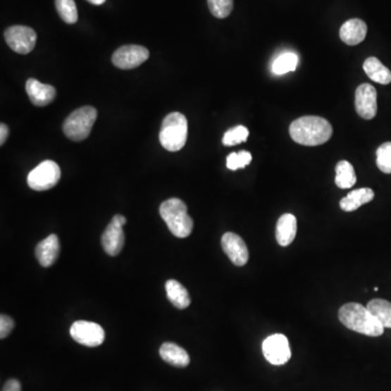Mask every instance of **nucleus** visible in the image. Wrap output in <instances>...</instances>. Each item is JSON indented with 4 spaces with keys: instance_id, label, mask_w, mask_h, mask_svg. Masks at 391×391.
Segmentation results:
<instances>
[{
    "instance_id": "20",
    "label": "nucleus",
    "mask_w": 391,
    "mask_h": 391,
    "mask_svg": "<svg viewBox=\"0 0 391 391\" xmlns=\"http://www.w3.org/2000/svg\"><path fill=\"white\" fill-rule=\"evenodd\" d=\"M365 73L372 81L382 85H388L391 83V71L388 68L375 57L368 58L363 64Z\"/></svg>"
},
{
    "instance_id": "14",
    "label": "nucleus",
    "mask_w": 391,
    "mask_h": 391,
    "mask_svg": "<svg viewBox=\"0 0 391 391\" xmlns=\"http://www.w3.org/2000/svg\"><path fill=\"white\" fill-rule=\"evenodd\" d=\"M25 89L32 104L37 107H45L47 104H51L57 94L54 86L41 83L35 78L27 80Z\"/></svg>"
},
{
    "instance_id": "10",
    "label": "nucleus",
    "mask_w": 391,
    "mask_h": 391,
    "mask_svg": "<svg viewBox=\"0 0 391 391\" xmlns=\"http://www.w3.org/2000/svg\"><path fill=\"white\" fill-rule=\"evenodd\" d=\"M149 58L147 48L138 45L122 46L114 51L112 62L122 70L135 69Z\"/></svg>"
},
{
    "instance_id": "3",
    "label": "nucleus",
    "mask_w": 391,
    "mask_h": 391,
    "mask_svg": "<svg viewBox=\"0 0 391 391\" xmlns=\"http://www.w3.org/2000/svg\"><path fill=\"white\" fill-rule=\"evenodd\" d=\"M168 230L178 238H186L192 234L194 221L188 216L187 206L178 198H171L162 202L159 209Z\"/></svg>"
},
{
    "instance_id": "30",
    "label": "nucleus",
    "mask_w": 391,
    "mask_h": 391,
    "mask_svg": "<svg viewBox=\"0 0 391 391\" xmlns=\"http://www.w3.org/2000/svg\"><path fill=\"white\" fill-rule=\"evenodd\" d=\"M15 328V322L10 316L1 314L0 316V338L5 339L9 336L11 330Z\"/></svg>"
},
{
    "instance_id": "18",
    "label": "nucleus",
    "mask_w": 391,
    "mask_h": 391,
    "mask_svg": "<svg viewBox=\"0 0 391 391\" xmlns=\"http://www.w3.org/2000/svg\"><path fill=\"white\" fill-rule=\"evenodd\" d=\"M159 352L166 363L176 368H186L190 364V359L186 350L173 342H164Z\"/></svg>"
},
{
    "instance_id": "5",
    "label": "nucleus",
    "mask_w": 391,
    "mask_h": 391,
    "mask_svg": "<svg viewBox=\"0 0 391 391\" xmlns=\"http://www.w3.org/2000/svg\"><path fill=\"white\" fill-rule=\"evenodd\" d=\"M97 119V110L90 106L72 112L63 123V133L69 139L81 142L89 136Z\"/></svg>"
},
{
    "instance_id": "7",
    "label": "nucleus",
    "mask_w": 391,
    "mask_h": 391,
    "mask_svg": "<svg viewBox=\"0 0 391 391\" xmlns=\"http://www.w3.org/2000/svg\"><path fill=\"white\" fill-rule=\"evenodd\" d=\"M5 39L13 51L26 55L35 47L37 35L29 26L13 25L6 30Z\"/></svg>"
},
{
    "instance_id": "12",
    "label": "nucleus",
    "mask_w": 391,
    "mask_h": 391,
    "mask_svg": "<svg viewBox=\"0 0 391 391\" xmlns=\"http://www.w3.org/2000/svg\"><path fill=\"white\" fill-rule=\"evenodd\" d=\"M221 244L226 256L235 266H244L249 260V252L247 248L246 242L240 235L230 232H225L221 240Z\"/></svg>"
},
{
    "instance_id": "33",
    "label": "nucleus",
    "mask_w": 391,
    "mask_h": 391,
    "mask_svg": "<svg viewBox=\"0 0 391 391\" xmlns=\"http://www.w3.org/2000/svg\"><path fill=\"white\" fill-rule=\"evenodd\" d=\"M88 3L93 4L95 6H100L106 3V0H87Z\"/></svg>"
},
{
    "instance_id": "11",
    "label": "nucleus",
    "mask_w": 391,
    "mask_h": 391,
    "mask_svg": "<svg viewBox=\"0 0 391 391\" xmlns=\"http://www.w3.org/2000/svg\"><path fill=\"white\" fill-rule=\"evenodd\" d=\"M264 356L273 365H283L288 362L292 356L290 342L282 334L268 337L262 345Z\"/></svg>"
},
{
    "instance_id": "4",
    "label": "nucleus",
    "mask_w": 391,
    "mask_h": 391,
    "mask_svg": "<svg viewBox=\"0 0 391 391\" xmlns=\"http://www.w3.org/2000/svg\"><path fill=\"white\" fill-rule=\"evenodd\" d=\"M187 136L188 123L184 114L172 112L166 116L159 134L160 142L164 149L178 151L185 146Z\"/></svg>"
},
{
    "instance_id": "22",
    "label": "nucleus",
    "mask_w": 391,
    "mask_h": 391,
    "mask_svg": "<svg viewBox=\"0 0 391 391\" xmlns=\"http://www.w3.org/2000/svg\"><path fill=\"white\" fill-rule=\"evenodd\" d=\"M335 182L342 190H348V188L354 187L356 185V172H354V166L350 162L346 161V160L338 162L336 166Z\"/></svg>"
},
{
    "instance_id": "23",
    "label": "nucleus",
    "mask_w": 391,
    "mask_h": 391,
    "mask_svg": "<svg viewBox=\"0 0 391 391\" xmlns=\"http://www.w3.org/2000/svg\"><path fill=\"white\" fill-rule=\"evenodd\" d=\"M366 306L385 328H391V302L384 299H373Z\"/></svg>"
},
{
    "instance_id": "25",
    "label": "nucleus",
    "mask_w": 391,
    "mask_h": 391,
    "mask_svg": "<svg viewBox=\"0 0 391 391\" xmlns=\"http://www.w3.org/2000/svg\"><path fill=\"white\" fill-rule=\"evenodd\" d=\"M56 9L66 23L74 24L77 22V8L74 0H56Z\"/></svg>"
},
{
    "instance_id": "29",
    "label": "nucleus",
    "mask_w": 391,
    "mask_h": 391,
    "mask_svg": "<svg viewBox=\"0 0 391 391\" xmlns=\"http://www.w3.org/2000/svg\"><path fill=\"white\" fill-rule=\"evenodd\" d=\"M252 156L250 152L242 150L240 152H232L228 154V159H226V166L232 171H236L238 168H244V166L252 162Z\"/></svg>"
},
{
    "instance_id": "6",
    "label": "nucleus",
    "mask_w": 391,
    "mask_h": 391,
    "mask_svg": "<svg viewBox=\"0 0 391 391\" xmlns=\"http://www.w3.org/2000/svg\"><path fill=\"white\" fill-rule=\"evenodd\" d=\"M61 178V170L56 162L46 160L38 164L27 176L30 188L36 192L51 190L55 187Z\"/></svg>"
},
{
    "instance_id": "2",
    "label": "nucleus",
    "mask_w": 391,
    "mask_h": 391,
    "mask_svg": "<svg viewBox=\"0 0 391 391\" xmlns=\"http://www.w3.org/2000/svg\"><path fill=\"white\" fill-rule=\"evenodd\" d=\"M338 318L347 328L359 334L370 337H380L384 334L382 323L373 316L368 306L356 302L344 304L339 309Z\"/></svg>"
},
{
    "instance_id": "26",
    "label": "nucleus",
    "mask_w": 391,
    "mask_h": 391,
    "mask_svg": "<svg viewBox=\"0 0 391 391\" xmlns=\"http://www.w3.org/2000/svg\"><path fill=\"white\" fill-rule=\"evenodd\" d=\"M248 136H249V130H248L246 126H235V128H230V130L224 134L223 140H222V142H223L224 146L230 147V146L238 145V144L247 142Z\"/></svg>"
},
{
    "instance_id": "24",
    "label": "nucleus",
    "mask_w": 391,
    "mask_h": 391,
    "mask_svg": "<svg viewBox=\"0 0 391 391\" xmlns=\"http://www.w3.org/2000/svg\"><path fill=\"white\" fill-rule=\"evenodd\" d=\"M298 56L292 52H287L280 56L273 63V73L276 75H283L288 72L294 71L298 66Z\"/></svg>"
},
{
    "instance_id": "21",
    "label": "nucleus",
    "mask_w": 391,
    "mask_h": 391,
    "mask_svg": "<svg viewBox=\"0 0 391 391\" xmlns=\"http://www.w3.org/2000/svg\"><path fill=\"white\" fill-rule=\"evenodd\" d=\"M166 294L170 302L175 308L182 310L190 306V297L187 290L180 282L175 280H168L166 283Z\"/></svg>"
},
{
    "instance_id": "19",
    "label": "nucleus",
    "mask_w": 391,
    "mask_h": 391,
    "mask_svg": "<svg viewBox=\"0 0 391 391\" xmlns=\"http://www.w3.org/2000/svg\"><path fill=\"white\" fill-rule=\"evenodd\" d=\"M374 196V192L371 188L352 190L347 194L346 197L340 200V208L346 212L356 211L363 204L372 201Z\"/></svg>"
},
{
    "instance_id": "8",
    "label": "nucleus",
    "mask_w": 391,
    "mask_h": 391,
    "mask_svg": "<svg viewBox=\"0 0 391 391\" xmlns=\"http://www.w3.org/2000/svg\"><path fill=\"white\" fill-rule=\"evenodd\" d=\"M125 224L126 218L123 216L116 214L102 234V247L106 254L109 256H118L123 249L124 242H125L123 226Z\"/></svg>"
},
{
    "instance_id": "13",
    "label": "nucleus",
    "mask_w": 391,
    "mask_h": 391,
    "mask_svg": "<svg viewBox=\"0 0 391 391\" xmlns=\"http://www.w3.org/2000/svg\"><path fill=\"white\" fill-rule=\"evenodd\" d=\"M356 110L364 120L374 119L377 113V92L371 84H362L356 90Z\"/></svg>"
},
{
    "instance_id": "1",
    "label": "nucleus",
    "mask_w": 391,
    "mask_h": 391,
    "mask_svg": "<svg viewBox=\"0 0 391 391\" xmlns=\"http://www.w3.org/2000/svg\"><path fill=\"white\" fill-rule=\"evenodd\" d=\"M290 133L292 140L300 145L318 146L330 139L333 128L321 116H302L290 124Z\"/></svg>"
},
{
    "instance_id": "9",
    "label": "nucleus",
    "mask_w": 391,
    "mask_h": 391,
    "mask_svg": "<svg viewBox=\"0 0 391 391\" xmlns=\"http://www.w3.org/2000/svg\"><path fill=\"white\" fill-rule=\"evenodd\" d=\"M72 338L83 346L98 347L104 342V330L100 325L88 321H76L70 330Z\"/></svg>"
},
{
    "instance_id": "32",
    "label": "nucleus",
    "mask_w": 391,
    "mask_h": 391,
    "mask_svg": "<svg viewBox=\"0 0 391 391\" xmlns=\"http://www.w3.org/2000/svg\"><path fill=\"white\" fill-rule=\"evenodd\" d=\"M9 135V128L5 123L0 124V145H4Z\"/></svg>"
},
{
    "instance_id": "16",
    "label": "nucleus",
    "mask_w": 391,
    "mask_h": 391,
    "mask_svg": "<svg viewBox=\"0 0 391 391\" xmlns=\"http://www.w3.org/2000/svg\"><path fill=\"white\" fill-rule=\"evenodd\" d=\"M368 26L360 19H351L345 22L340 27V39L349 46H356L362 43L366 37Z\"/></svg>"
},
{
    "instance_id": "17",
    "label": "nucleus",
    "mask_w": 391,
    "mask_h": 391,
    "mask_svg": "<svg viewBox=\"0 0 391 391\" xmlns=\"http://www.w3.org/2000/svg\"><path fill=\"white\" fill-rule=\"evenodd\" d=\"M297 218L292 214H283L276 225V240L280 246H290L297 235Z\"/></svg>"
},
{
    "instance_id": "27",
    "label": "nucleus",
    "mask_w": 391,
    "mask_h": 391,
    "mask_svg": "<svg viewBox=\"0 0 391 391\" xmlns=\"http://www.w3.org/2000/svg\"><path fill=\"white\" fill-rule=\"evenodd\" d=\"M376 164L385 174H391V142H385L376 150Z\"/></svg>"
},
{
    "instance_id": "28",
    "label": "nucleus",
    "mask_w": 391,
    "mask_h": 391,
    "mask_svg": "<svg viewBox=\"0 0 391 391\" xmlns=\"http://www.w3.org/2000/svg\"><path fill=\"white\" fill-rule=\"evenodd\" d=\"M234 0H208L209 9L218 19H225L230 15Z\"/></svg>"
},
{
    "instance_id": "31",
    "label": "nucleus",
    "mask_w": 391,
    "mask_h": 391,
    "mask_svg": "<svg viewBox=\"0 0 391 391\" xmlns=\"http://www.w3.org/2000/svg\"><path fill=\"white\" fill-rule=\"evenodd\" d=\"M1 391H21V384H20L19 380H9L4 385Z\"/></svg>"
},
{
    "instance_id": "15",
    "label": "nucleus",
    "mask_w": 391,
    "mask_h": 391,
    "mask_svg": "<svg viewBox=\"0 0 391 391\" xmlns=\"http://www.w3.org/2000/svg\"><path fill=\"white\" fill-rule=\"evenodd\" d=\"M60 252L59 238L57 235H49L47 238L42 240L35 249L36 258L44 268L55 263Z\"/></svg>"
}]
</instances>
